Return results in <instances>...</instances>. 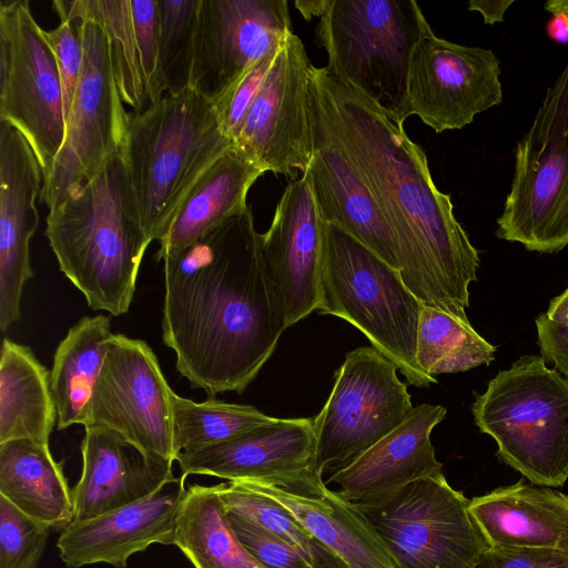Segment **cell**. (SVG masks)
<instances>
[{"mask_svg":"<svg viewBox=\"0 0 568 568\" xmlns=\"http://www.w3.org/2000/svg\"><path fill=\"white\" fill-rule=\"evenodd\" d=\"M84 430L82 474L72 488L74 521L138 501L178 478L173 460L146 458L108 428L87 426Z\"/></svg>","mask_w":568,"mask_h":568,"instance_id":"23","label":"cell"},{"mask_svg":"<svg viewBox=\"0 0 568 568\" xmlns=\"http://www.w3.org/2000/svg\"><path fill=\"white\" fill-rule=\"evenodd\" d=\"M134 29L150 104L161 100L163 91L159 70V20L156 0H131Z\"/></svg>","mask_w":568,"mask_h":568,"instance_id":"38","label":"cell"},{"mask_svg":"<svg viewBox=\"0 0 568 568\" xmlns=\"http://www.w3.org/2000/svg\"><path fill=\"white\" fill-rule=\"evenodd\" d=\"M468 510L489 547L568 552V496L520 480L469 500Z\"/></svg>","mask_w":568,"mask_h":568,"instance_id":"24","label":"cell"},{"mask_svg":"<svg viewBox=\"0 0 568 568\" xmlns=\"http://www.w3.org/2000/svg\"><path fill=\"white\" fill-rule=\"evenodd\" d=\"M354 505L395 568H474L489 548L469 514V500L443 473L409 483L377 503Z\"/></svg>","mask_w":568,"mask_h":568,"instance_id":"9","label":"cell"},{"mask_svg":"<svg viewBox=\"0 0 568 568\" xmlns=\"http://www.w3.org/2000/svg\"><path fill=\"white\" fill-rule=\"evenodd\" d=\"M310 119L312 155L303 174L321 220L341 229L399 271L395 235L361 172L325 121L311 88Z\"/></svg>","mask_w":568,"mask_h":568,"instance_id":"19","label":"cell"},{"mask_svg":"<svg viewBox=\"0 0 568 568\" xmlns=\"http://www.w3.org/2000/svg\"><path fill=\"white\" fill-rule=\"evenodd\" d=\"M430 29L415 0H331L315 34L329 72L404 124L410 61Z\"/></svg>","mask_w":568,"mask_h":568,"instance_id":"5","label":"cell"},{"mask_svg":"<svg viewBox=\"0 0 568 568\" xmlns=\"http://www.w3.org/2000/svg\"><path fill=\"white\" fill-rule=\"evenodd\" d=\"M513 3L514 0H471L467 8L469 11L479 12L486 24H494L504 21L505 13Z\"/></svg>","mask_w":568,"mask_h":568,"instance_id":"43","label":"cell"},{"mask_svg":"<svg viewBox=\"0 0 568 568\" xmlns=\"http://www.w3.org/2000/svg\"><path fill=\"white\" fill-rule=\"evenodd\" d=\"M79 22L83 65L65 119V134L50 174L42 181L41 203L53 209L77 184L95 175L121 152L129 113L114 77L109 38L94 21Z\"/></svg>","mask_w":568,"mask_h":568,"instance_id":"12","label":"cell"},{"mask_svg":"<svg viewBox=\"0 0 568 568\" xmlns=\"http://www.w3.org/2000/svg\"><path fill=\"white\" fill-rule=\"evenodd\" d=\"M49 529L0 495V568H37Z\"/></svg>","mask_w":568,"mask_h":568,"instance_id":"36","label":"cell"},{"mask_svg":"<svg viewBox=\"0 0 568 568\" xmlns=\"http://www.w3.org/2000/svg\"><path fill=\"white\" fill-rule=\"evenodd\" d=\"M0 495L28 516L63 529L74 519L72 489L49 445L30 439L0 444Z\"/></svg>","mask_w":568,"mask_h":568,"instance_id":"27","label":"cell"},{"mask_svg":"<svg viewBox=\"0 0 568 568\" xmlns=\"http://www.w3.org/2000/svg\"><path fill=\"white\" fill-rule=\"evenodd\" d=\"M60 19L90 20L105 31L123 103L141 112L150 105L134 29L131 0H54Z\"/></svg>","mask_w":568,"mask_h":568,"instance_id":"31","label":"cell"},{"mask_svg":"<svg viewBox=\"0 0 568 568\" xmlns=\"http://www.w3.org/2000/svg\"><path fill=\"white\" fill-rule=\"evenodd\" d=\"M181 476H214L229 481H255L304 496L328 489L315 464L314 419L280 418L232 440L196 452H181Z\"/></svg>","mask_w":568,"mask_h":568,"instance_id":"17","label":"cell"},{"mask_svg":"<svg viewBox=\"0 0 568 568\" xmlns=\"http://www.w3.org/2000/svg\"><path fill=\"white\" fill-rule=\"evenodd\" d=\"M496 235L539 253L568 245V61L515 148Z\"/></svg>","mask_w":568,"mask_h":568,"instance_id":"8","label":"cell"},{"mask_svg":"<svg viewBox=\"0 0 568 568\" xmlns=\"http://www.w3.org/2000/svg\"><path fill=\"white\" fill-rule=\"evenodd\" d=\"M172 415L178 455L232 440L280 419L251 405L227 403L215 397L194 402L175 393L172 395Z\"/></svg>","mask_w":568,"mask_h":568,"instance_id":"32","label":"cell"},{"mask_svg":"<svg viewBox=\"0 0 568 568\" xmlns=\"http://www.w3.org/2000/svg\"><path fill=\"white\" fill-rule=\"evenodd\" d=\"M235 483L264 494L287 508L313 537L339 557L348 568H395L363 514L336 490L327 489L318 497H304L273 485Z\"/></svg>","mask_w":568,"mask_h":568,"instance_id":"26","label":"cell"},{"mask_svg":"<svg viewBox=\"0 0 568 568\" xmlns=\"http://www.w3.org/2000/svg\"><path fill=\"white\" fill-rule=\"evenodd\" d=\"M291 32L285 0H201L190 88L217 104Z\"/></svg>","mask_w":568,"mask_h":568,"instance_id":"14","label":"cell"},{"mask_svg":"<svg viewBox=\"0 0 568 568\" xmlns=\"http://www.w3.org/2000/svg\"><path fill=\"white\" fill-rule=\"evenodd\" d=\"M42 171L22 134L0 121V329L21 317L24 284L33 277L29 243L39 224Z\"/></svg>","mask_w":568,"mask_h":568,"instance_id":"20","label":"cell"},{"mask_svg":"<svg viewBox=\"0 0 568 568\" xmlns=\"http://www.w3.org/2000/svg\"><path fill=\"white\" fill-rule=\"evenodd\" d=\"M44 234L60 271L91 310L113 316L128 313L152 241L141 224L120 153L49 210Z\"/></svg>","mask_w":568,"mask_h":568,"instance_id":"3","label":"cell"},{"mask_svg":"<svg viewBox=\"0 0 568 568\" xmlns=\"http://www.w3.org/2000/svg\"><path fill=\"white\" fill-rule=\"evenodd\" d=\"M173 545L194 568H265L237 538L214 485L186 487Z\"/></svg>","mask_w":568,"mask_h":568,"instance_id":"30","label":"cell"},{"mask_svg":"<svg viewBox=\"0 0 568 568\" xmlns=\"http://www.w3.org/2000/svg\"><path fill=\"white\" fill-rule=\"evenodd\" d=\"M551 14L546 28L548 36L558 43H568V16L564 12Z\"/></svg>","mask_w":568,"mask_h":568,"instance_id":"45","label":"cell"},{"mask_svg":"<svg viewBox=\"0 0 568 568\" xmlns=\"http://www.w3.org/2000/svg\"><path fill=\"white\" fill-rule=\"evenodd\" d=\"M397 366L373 346L345 356L314 419L315 464L323 476L344 469L395 429L414 408Z\"/></svg>","mask_w":568,"mask_h":568,"instance_id":"10","label":"cell"},{"mask_svg":"<svg viewBox=\"0 0 568 568\" xmlns=\"http://www.w3.org/2000/svg\"><path fill=\"white\" fill-rule=\"evenodd\" d=\"M545 314L551 322L568 328V288L550 302Z\"/></svg>","mask_w":568,"mask_h":568,"instance_id":"44","label":"cell"},{"mask_svg":"<svg viewBox=\"0 0 568 568\" xmlns=\"http://www.w3.org/2000/svg\"><path fill=\"white\" fill-rule=\"evenodd\" d=\"M475 424L499 459L535 485L568 479V381L542 356L525 355L500 371L471 405Z\"/></svg>","mask_w":568,"mask_h":568,"instance_id":"7","label":"cell"},{"mask_svg":"<svg viewBox=\"0 0 568 568\" xmlns=\"http://www.w3.org/2000/svg\"><path fill=\"white\" fill-rule=\"evenodd\" d=\"M474 568H568V552L554 549L489 547Z\"/></svg>","mask_w":568,"mask_h":568,"instance_id":"41","label":"cell"},{"mask_svg":"<svg viewBox=\"0 0 568 568\" xmlns=\"http://www.w3.org/2000/svg\"><path fill=\"white\" fill-rule=\"evenodd\" d=\"M0 121L27 140L44 180L65 134L63 95L55 57L27 0L0 4Z\"/></svg>","mask_w":568,"mask_h":568,"instance_id":"11","label":"cell"},{"mask_svg":"<svg viewBox=\"0 0 568 568\" xmlns=\"http://www.w3.org/2000/svg\"><path fill=\"white\" fill-rule=\"evenodd\" d=\"M57 422L50 371L29 346L3 338L0 355V444L30 439L49 445Z\"/></svg>","mask_w":568,"mask_h":568,"instance_id":"28","label":"cell"},{"mask_svg":"<svg viewBox=\"0 0 568 568\" xmlns=\"http://www.w3.org/2000/svg\"><path fill=\"white\" fill-rule=\"evenodd\" d=\"M264 172L237 146L229 149L190 191L159 241L155 258L162 261L242 212L248 190Z\"/></svg>","mask_w":568,"mask_h":568,"instance_id":"25","label":"cell"},{"mask_svg":"<svg viewBox=\"0 0 568 568\" xmlns=\"http://www.w3.org/2000/svg\"><path fill=\"white\" fill-rule=\"evenodd\" d=\"M227 511L237 514L297 549L314 568H348L275 499L235 481L214 485Z\"/></svg>","mask_w":568,"mask_h":568,"instance_id":"34","label":"cell"},{"mask_svg":"<svg viewBox=\"0 0 568 568\" xmlns=\"http://www.w3.org/2000/svg\"><path fill=\"white\" fill-rule=\"evenodd\" d=\"M496 347L465 324L436 307L422 305L416 359L429 376L469 371L488 365Z\"/></svg>","mask_w":568,"mask_h":568,"instance_id":"33","label":"cell"},{"mask_svg":"<svg viewBox=\"0 0 568 568\" xmlns=\"http://www.w3.org/2000/svg\"><path fill=\"white\" fill-rule=\"evenodd\" d=\"M234 145L215 104L192 88L129 113L120 154L151 241L164 236L196 182Z\"/></svg>","mask_w":568,"mask_h":568,"instance_id":"4","label":"cell"},{"mask_svg":"<svg viewBox=\"0 0 568 568\" xmlns=\"http://www.w3.org/2000/svg\"><path fill=\"white\" fill-rule=\"evenodd\" d=\"M173 393L144 341L113 334L83 426L116 433L146 458L175 462Z\"/></svg>","mask_w":568,"mask_h":568,"instance_id":"13","label":"cell"},{"mask_svg":"<svg viewBox=\"0 0 568 568\" xmlns=\"http://www.w3.org/2000/svg\"><path fill=\"white\" fill-rule=\"evenodd\" d=\"M159 70L165 94H178L191 83L194 39L201 0H156Z\"/></svg>","mask_w":568,"mask_h":568,"instance_id":"35","label":"cell"},{"mask_svg":"<svg viewBox=\"0 0 568 568\" xmlns=\"http://www.w3.org/2000/svg\"><path fill=\"white\" fill-rule=\"evenodd\" d=\"M323 221L304 174L285 186L268 230L262 234L266 271L286 327L320 303Z\"/></svg>","mask_w":568,"mask_h":568,"instance_id":"18","label":"cell"},{"mask_svg":"<svg viewBox=\"0 0 568 568\" xmlns=\"http://www.w3.org/2000/svg\"><path fill=\"white\" fill-rule=\"evenodd\" d=\"M312 67L301 38L288 33L234 140L265 172L294 176L310 163Z\"/></svg>","mask_w":568,"mask_h":568,"instance_id":"15","label":"cell"},{"mask_svg":"<svg viewBox=\"0 0 568 568\" xmlns=\"http://www.w3.org/2000/svg\"><path fill=\"white\" fill-rule=\"evenodd\" d=\"M112 336L110 317L95 315L80 318L60 341L50 371L59 430L83 425Z\"/></svg>","mask_w":568,"mask_h":568,"instance_id":"29","label":"cell"},{"mask_svg":"<svg viewBox=\"0 0 568 568\" xmlns=\"http://www.w3.org/2000/svg\"><path fill=\"white\" fill-rule=\"evenodd\" d=\"M500 62L490 50L448 41L430 29L410 61L408 104L436 133L458 130L501 103Z\"/></svg>","mask_w":568,"mask_h":568,"instance_id":"16","label":"cell"},{"mask_svg":"<svg viewBox=\"0 0 568 568\" xmlns=\"http://www.w3.org/2000/svg\"><path fill=\"white\" fill-rule=\"evenodd\" d=\"M536 326L542 357L551 361L568 381V328L551 322L546 314L536 318Z\"/></svg>","mask_w":568,"mask_h":568,"instance_id":"42","label":"cell"},{"mask_svg":"<svg viewBox=\"0 0 568 568\" xmlns=\"http://www.w3.org/2000/svg\"><path fill=\"white\" fill-rule=\"evenodd\" d=\"M227 517L242 545L265 568H314L297 549L257 524L231 511Z\"/></svg>","mask_w":568,"mask_h":568,"instance_id":"37","label":"cell"},{"mask_svg":"<svg viewBox=\"0 0 568 568\" xmlns=\"http://www.w3.org/2000/svg\"><path fill=\"white\" fill-rule=\"evenodd\" d=\"M331 4V0H296L295 8L307 21L314 17H323Z\"/></svg>","mask_w":568,"mask_h":568,"instance_id":"46","label":"cell"},{"mask_svg":"<svg viewBox=\"0 0 568 568\" xmlns=\"http://www.w3.org/2000/svg\"><path fill=\"white\" fill-rule=\"evenodd\" d=\"M310 88L395 235L407 288L422 305L470 324L466 307L478 251L455 217L450 196L434 183L424 150L403 123L326 67H312Z\"/></svg>","mask_w":568,"mask_h":568,"instance_id":"2","label":"cell"},{"mask_svg":"<svg viewBox=\"0 0 568 568\" xmlns=\"http://www.w3.org/2000/svg\"><path fill=\"white\" fill-rule=\"evenodd\" d=\"M163 343L191 388L242 393L287 328L250 206L163 260Z\"/></svg>","mask_w":568,"mask_h":568,"instance_id":"1","label":"cell"},{"mask_svg":"<svg viewBox=\"0 0 568 568\" xmlns=\"http://www.w3.org/2000/svg\"><path fill=\"white\" fill-rule=\"evenodd\" d=\"M544 9L549 13L564 12L568 16V0H550L544 4Z\"/></svg>","mask_w":568,"mask_h":568,"instance_id":"47","label":"cell"},{"mask_svg":"<svg viewBox=\"0 0 568 568\" xmlns=\"http://www.w3.org/2000/svg\"><path fill=\"white\" fill-rule=\"evenodd\" d=\"M445 416L442 405L415 406L395 429L325 483L336 484V491L351 503L373 504L409 483L442 474L430 434Z\"/></svg>","mask_w":568,"mask_h":568,"instance_id":"22","label":"cell"},{"mask_svg":"<svg viewBox=\"0 0 568 568\" xmlns=\"http://www.w3.org/2000/svg\"><path fill=\"white\" fill-rule=\"evenodd\" d=\"M280 47L255 63L232 91L221 102L215 104L221 129L233 142L274 62Z\"/></svg>","mask_w":568,"mask_h":568,"instance_id":"40","label":"cell"},{"mask_svg":"<svg viewBox=\"0 0 568 568\" xmlns=\"http://www.w3.org/2000/svg\"><path fill=\"white\" fill-rule=\"evenodd\" d=\"M321 293L317 312L358 328L416 387L437 381L416 359L422 303L400 272L357 240L323 222Z\"/></svg>","mask_w":568,"mask_h":568,"instance_id":"6","label":"cell"},{"mask_svg":"<svg viewBox=\"0 0 568 568\" xmlns=\"http://www.w3.org/2000/svg\"><path fill=\"white\" fill-rule=\"evenodd\" d=\"M184 481L178 477L138 501L92 519L73 520L58 538L61 560L69 568L98 562L125 568L133 554L150 545H173Z\"/></svg>","mask_w":568,"mask_h":568,"instance_id":"21","label":"cell"},{"mask_svg":"<svg viewBox=\"0 0 568 568\" xmlns=\"http://www.w3.org/2000/svg\"><path fill=\"white\" fill-rule=\"evenodd\" d=\"M44 37L57 60L62 85L64 119H67L84 58L79 22L77 20L60 19V23L55 29L44 31Z\"/></svg>","mask_w":568,"mask_h":568,"instance_id":"39","label":"cell"}]
</instances>
